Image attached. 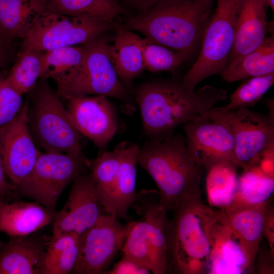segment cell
I'll return each instance as SVG.
<instances>
[{"label":"cell","mask_w":274,"mask_h":274,"mask_svg":"<svg viewBox=\"0 0 274 274\" xmlns=\"http://www.w3.org/2000/svg\"><path fill=\"white\" fill-rule=\"evenodd\" d=\"M223 111L232 132L234 163L237 167L245 169L261 153L273 148L274 119L272 115H264L248 108Z\"/></svg>","instance_id":"7c38bea8"},{"label":"cell","mask_w":274,"mask_h":274,"mask_svg":"<svg viewBox=\"0 0 274 274\" xmlns=\"http://www.w3.org/2000/svg\"><path fill=\"white\" fill-rule=\"evenodd\" d=\"M113 45H109L110 59L122 83L131 85L145 70L143 40L124 26L117 25Z\"/></svg>","instance_id":"44dd1931"},{"label":"cell","mask_w":274,"mask_h":274,"mask_svg":"<svg viewBox=\"0 0 274 274\" xmlns=\"http://www.w3.org/2000/svg\"><path fill=\"white\" fill-rule=\"evenodd\" d=\"M237 168L232 162L222 160L206 171L207 198L211 207L223 211L229 206L237 188Z\"/></svg>","instance_id":"4316f807"},{"label":"cell","mask_w":274,"mask_h":274,"mask_svg":"<svg viewBox=\"0 0 274 274\" xmlns=\"http://www.w3.org/2000/svg\"><path fill=\"white\" fill-rule=\"evenodd\" d=\"M263 235L266 238L271 254L274 256V209L271 204H270L266 214Z\"/></svg>","instance_id":"74e56055"},{"label":"cell","mask_w":274,"mask_h":274,"mask_svg":"<svg viewBox=\"0 0 274 274\" xmlns=\"http://www.w3.org/2000/svg\"><path fill=\"white\" fill-rule=\"evenodd\" d=\"M107 97L89 95L67 99L66 110L75 126L100 149L107 146L118 126L115 109Z\"/></svg>","instance_id":"9a60e30c"},{"label":"cell","mask_w":274,"mask_h":274,"mask_svg":"<svg viewBox=\"0 0 274 274\" xmlns=\"http://www.w3.org/2000/svg\"><path fill=\"white\" fill-rule=\"evenodd\" d=\"M216 6L204 32L199 53L183 77V86L189 90L207 78L221 74L227 66L233 46L238 0H215Z\"/></svg>","instance_id":"52a82bcc"},{"label":"cell","mask_w":274,"mask_h":274,"mask_svg":"<svg viewBox=\"0 0 274 274\" xmlns=\"http://www.w3.org/2000/svg\"><path fill=\"white\" fill-rule=\"evenodd\" d=\"M40 153L29 130L25 102L18 116L0 130V160L7 177L18 189Z\"/></svg>","instance_id":"4fadbf2b"},{"label":"cell","mask_w":274,"mask_h":274,"mask_svg":"<svg viewBox=\"0 0 274 274\" xmlns=\"http://www.w3.org/2000/svg\"><path fill=\"white\" fill-rule=\"evenodd\" d=\"M132 7L138 9L140 12L150 8L161 0H127Z\"/></svg>","instance_id":"60d3db41"},{"label":"cell","mask_w":274,"mask_h":274,"mask_svg":"<svg viewBox=\"0 0 274 274\" xmlns=\"http://www.w3.org/2000/svg\"><path fill=\"white\" fill-rule=\"evenodd\" d=\"M271 200L270 198L257 205L228 207L222 211L227 223L241 240L254 261L263 236L265 218Z\"/></svg>","instance_id":"7402d4cb"},{"label":"cell","mask_w":274,"mask_h":274,"mask_svg":"<svg viewBox=\"0 0 274 274\" xmlns=\"http://www.w3.org/2000/svg\"><path fill=\"white\" fill-rule=\"evenodd\" d=\"M274 83V73L244 80L231 94L229 102L220 107L224 111L254 106Z\"/></svg>","instance_id":"d6a6232c"},{"label":"cell","mask_w":274,"mask_h":274,"mask_svg":"<svg viewBox=\"0 0 274 274\" xmlns=\"http://www.w3.org/2000/svg\"><path fill=\"white\" fill-rule=\"evenodd\" d=\"M120 165L118 146L112 151L100 152L90 160L89 168L95 182L101 206L114 215L116 181Z\"/></svg>","instance_id":"484cf974"},{"label":"cell","mask_w":274,"mask_h":274,"mask_svg":"<svg viewBox=\"0 0 274 274\" xmlns=\"http://www.w3.org/2000/svg\"><path fill=\"white\" fill-rule=\"evenodd\" d=\"M151 271L132 259L123 255L110 270L105 274H149Z\"/></svg>","instance_id":"d590c367"},{"label":"cell","mask_w":274,"mask_h":274,"mask_svg":"<svg viewBox=\"0 0 274 274\" xmlns=\"http://www.w3.org/2000/svg\"><path fill=\"white\" fill-rule=\"evenodd\" d=\"M116 26L94 18L45 12L22 39L21 48L43 52L82 45Z\"/></svg>","instance_id":"30bf717a"},{"label":"cell","mask_w":274,"mask_h":274,"mask_svg":"<svg viewBox=\"0 0 274 274\" xmlns=\"http://www.w3.org/2000/svg\"><path fill=\"white\" fill-rule=\"evenodd\" d=\"M6 176L0 160V204L17 200L21 197L18 188L9 182Z\"/></svg>","instance_id":"8d00e7d4"},{"label":"cell","mask_w":274,"mask_h":274,"mask_svg":"<svg viewBox=\"0 0 274 274\" xmlns=\"http://www.w3.org/2000/svg\"><path fill=\"white\" fill-rule=\"evenodd\" d=\"M265 8L269 7L272 12L274 10V0H261Z\"/></svg>","instance_id":"b9f144b4"},{"label":"cell","mask_w":274,"mask_h":274,"mask_svg":"<svg viewBox=\"0 0 274 274\" xmlns=\"http://www.w3.org/2000/svg\"><path fill=\"white\" fill-rule=\"evenodd\" d=\"M138 163L155 181L160 204L167 212L185 197L201 194L205 170L191 158L180 135L150 140L139 148Z\"/></svg>","instance_id":"3957f363"},{"label":"cell","mask_w":274,"mask_h":274,"mask_svg":"<svg viewBox=\"0 0 274 274\" xmlns=\"http://www.w3.org/2000/svg\"><path fill=\"white\" fill-rule=\"evenodd\" d=\"M51 236L10 237L0 250V274H42Z\"/></svg>","instance_id":"e0dca14e"},{"label":"cell","mask_w":274,"mask_h":274,"mask_svg":"<svg viewBox=\"0 0 274 274\" xmlns=\"http://www.w3.org/2000/svg\"><path fill=\"white\" fill-rule=\"evenodd\" d=\"M80 235L65 233L51 238L45 255L42 274L71 273L79 251Z\"/></svg>","instance_id":"f546056e"},{"label":"cell","mask_w":274,"mask_h":274,"mask_svg":"<svg viewBox=\"0 0 274 274\" xmlns=\"http://www.w3.org/2000/svg\"><path fill=\"white\" fill-rule=\"evenodd\" d=\"M120 165L116 181L114 216L129 220L128 211L136 199V165L139 147L123 142L118 145Z\"/></svg>","instance_id":"cb8c5ba5"},{"label":"cell","mask_w":274,"mask_h":274,"mask_svg":"<svg viewBox=\"0 0 274 274\" xmlns=\"http://www.w3.org/2000/svg\"><path fill=\"white\" fill-rule=\"evenodd\" d=\"M103 209L91 174L79 175L73 181L64 207L55 214L51 238L65 233L80 235L103 215Z\"/></svg>","instance_id":"5bb4252c"},{"label":"cell","mask_w":274,"mask_h":274,"mask_svg":"<svg viewBox=\"0 0 274 274\" xmlns=\"http://www.w3.org/2000/svg\"><path fill=\"white\" fill-rule=\"evenodd\" d=\"M215 3V0H161L123 26L181 53L188 61L200 49Z\"/></svg>","instance_id":"7a4b0ae2"},{"label":"cell","mask_w":274,"mask_h":274,"mask_svg":"<svg viewBox=\"0 0 274 274\" xmlns=\"http://www.w3.org/2000/svg\"><path fill=\"white\" fill-rule=\"evenodd\" d=\"M143 128L150 139L173 135L175 130L227 97L226 90L205 85L194 90L181 81L160 80L145 83L135 92Z\"/></svg>","instance_id":"6da1fadb"},{"label":"cell","mask_w":274,"mask_h":274,"mask_svg":"<svg viewBox=\"0 0 274 274\" xmlns=\"http://www.w3.org/2000/svg\"><path fill=\"white\" fill-rule=\"evenodd\" d=\"M126 231V225L121 224L116 216L101 215L80 235L79 254L71 273H104L122 250Z\"/></svg>","instance_id":"8fae6325"},{"label":"cell","mask_w":274,"mask_h":274,"mask_svg":"<svg viewBox=\"0 0 274 274\" xmlns=\"http://www.w3.org/2000/svg\"><path fill=\"white\" fill-rule=\"evenodd\" d=\"M265 9L261 0H238L235 37L227 66L264 40L268 28Z\"/></svg>","instance_id":"d6986e66"},{"label":"cell","mask_w":274,"mask_h":274,"mask_svg":"<svg viewBox=\"0 0 274 274\" xmlns=\"http://www.w3.org/2000/svg\"><path fill=\"white\" fill-rule=\"evenodd\" d=\"M45 12L114 22L124 10L114 0H48Z\"/></svg>","instance_id":"f1b7e54d"},{"label":"cell","mask_w":274,"mask_h":274,"mask_svg":"<svg viewBox=\"0 0 274 274\" xmlns=\"http://www.w3.org/2000/svg\"><path fill=\"white\" fill-rule=\"evenodd\" d=\"M89 165L84 160L66 153L41 152L27 178L18 188L21 197L34 200L56 210L57 201L65 187Z\"/></svg>","instance_id":"ba28073f"},{"label":"cell","mask_w":274,"mask_h":274,"mask_svg":"<svg viewBox=\"0 0 274 274\" xmlns=\"http://www.w3.org/2000/svg\"><path fill=\"white\" fill-rule=\"evenodd\" d=\"M209 241L207 273L241 274L252 268L254 261L221 211L211 227Z\"/></svg>","instance_id":"2e32d148"},{"label":"cell","mask_w":274,"mask_h":274,"mask_svg":"<svg viewBox=\"0 0 274 274\" xmlns=\"http://www.w3.org/2000/svg\"><path fill=\"white\" fill-rule=\"evenodd\" d=\"M184 129L189 155L205 171L222 160L234 163V139L220 107L199 114L185 123Z\"/></svg>","instance_id":"9c48e42d"},{"label":"cell","mask_w":274,"mask_h":274,"mask_svg":"<svg viewBox=\"0 0 274 274\" xmlns=\"http://www.w3.org/2000/svg\"><path fill=\"white\" fill-rule=\"evenodd\" d=\"M56 212L35 201L1 204L0 231L10 237L32 234L53 222Z\"/></svg>","instance_id":"ffe728a7"},{"label":"cell","mask_w":274,"mask_h":274,"mask_svg":"<svg viewBox=\"0 0 274 274\" xmlns=\"http://www.w3.org/2000/svg\"><path fill=\"white\" fill-rule=\"evenodd\" d=\"M274 256L269 251L263 253L259 256L256 266L257 272L260 274H273Z\"/></svg>","instance_id":"ab89813d"},{"label":"cell","mask_w":274,"mask_h":274,"mask_svg":"<svg viewBox=\"0 0 274 274\" xmlns=\"http://www.w3.org/2000/svg\"><path fill=\"white\" fill-rule=\"evenodd\" d=\"M7 75L0 72V130L18 116L24 105L22 95L9 83Z\"/></svg>","instance_id":"e575fe53"},{"label":"cell","mask_w":274,"mask_h":274,"mask_svg":"<svg viewBox=\"0 0 274 274\" xmlns=\"http://www.w3.org/2000/svg\"><path fill=\"white\" fill-rule=\"evenodd\" d=\"M14 53L13 41L0 37V70L11 60Z\"/></svg>","instance_id":"f35d334b"},{"label":"cell","mask_w":274,"mask_h":274,"mask_svg":"<svg viewBox=\"0 0 274 274\" xmlns=\"http://www.w3.org/2000/svg\"><path fill=\"white\" fill-rule=\"evenodd\" d=\"M84 52L82 44L43 52L41 55V77L55 81L65 76L80 64Z\"/></svg>","instance_id":"1f68e13d"},{"label":"cell","mask_w":274,"mask_h":274,"mask_svg":"<svg viewBox=\"0 0 274 274\" xmlns=\"http://www.w3.org/2000/svg\"><path fill=\"white\" fill-rule=\"evenodd\" d=\"M172 212L167 239L169 273H207L210 230L220 211L204 204L201 194H197L183 199Z\"/></svg>","instance_id":"277c9868"},{"label":"cell","mask_w":274,"mask_h":274,"mask_svg":"<svg viewBox=\"0 0 274 274\" xmlns=\"http://www.w3.org/2000/svg\"><path fill=\"white\" fill-rule=\"evenodd\" d=\"M108 42L101 35L82 44L84 52L80 64L68 75L55 81L59 96L68 99L104 95L127 99V92L110 59Z\"/></svg>","instance_id":"8992f818"},{"label":"cell","mask_w":274,"mask_h":274,"mask_svg":"<svg viewBox=\"0 0 274 274\" xmlns=\"http://www.w3.org/2000/svg\"><path fill=\"white\" fill-rule=\"evenodd\" d=\"M145 70L152 73L174 72L187 59L181 53L145 38L143 40Z\"/></svg>","instance_id":"836d02e7"},{"label":"cell","mask_w":274,"mask_h":274,"mask_svg":"<svg viewBox=\"0 0 274 274\" xmlns=\"http://www.w3.org/2000/svg\"><path fill=\"white\" fill-rule=\"evenodd\" d=\"M29 93L27 119L37 146L46 152L73 155L89 167L90 160L82 150V134L47 79L41 77Z\"/></svg>","instance_id":"5b68a950"},{"label":"cell","mask_w":274,"mask_h":274,"mask_svg":"<svg viewBox=\"0 0 274 274\" xmlns=\"http://www.w3.org/2000/svg\"><path fill=\"white\" fill-rule=\"evenodd\" d=\"M43 52L21 48L15 63L7 75L9 83L20 94L29 93L41 77Z\"/></svg>","instance_id":"4dcf8cb0"},{"label":"cell","mask_w":274,"mask_h":274,"mask_svg":"<svg viewBox=\"0 0 274 274\" xmlns=\"http://www.w3.org/2000/svg\"><path fill=\"white\" fill-rule=\"evenodd\" d=\"M151 191H142L131 207L145 220L150 236L154 274L169 273L167 239L170 219L167 211L158 201L151 199Z\"/></svg>","instance_id":"ac0fdd59"},{"label":"cell","mask_w":274,"mask_h":274,"mask_svg":"<svg viewBox=\"0 0 274 274\" xmlns=\"http://www.w3.org/2000/svg\"><path fill=\"white\" fill-rule=\"evenodd\" d=\"M272 73H274L273 35L266 37L257 48L228 65L221 75L224 81L231 83Z\"/></svg>","instance_id":"d4e9b609"},{"label":"cell","mask_w":274,"mask_h":274,"mask_svg":"<svg viewBox=\"0 0 274 274\" xmlns=\"http://www.w3.org/2000/svg\"><path fill=\"white\" fill-rule=\"evenodd\" d=\"M238 178L232 201L228 207L237 208L262 203L273 193V176L264 173L258 166L249 165Z\"/></svg>","instance_id":"83f0119b"},{"label":"cell","mask_w":274,"mask_h":274,"mask_svg":"<svg viewBox=\"0 0 274 274\" xmlns=\"http://www.w3.org/2000/svg\"><path fill=\"white\" fill-rule=\"evenodd\" d=\"M5 244V243L3 242L2 241H1V239H0V250L4 246Z\"/></svg>","instance_id":"7bdbcfd3"},{"label":"cell","mask_w":274,"mask_h":274,"mask_svg":"<svg viewBox=\"0 0 274 274\" xmlns=\"http://www.w3.org/2000/svg\"><path fill=\"white\" fill-rule=\"evenodd\" d=\"M48 0H0V37L23 39L45 13Z\"/></svg>","instance_id":"603a6c76"},{"label":"cell","mask_w":274,"mask_h":274,"mask_svg":"<svg viewBox=\"0 0 274 274\" xmlns=\"http://www.w3.org/2000/svg\"><path fill=\"white\" fill-rule=\"evenodd\" d=\"M114 1H115V0H114Z\"/></svg>","instance_id":"ee69618b"}]
</instances>
